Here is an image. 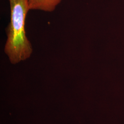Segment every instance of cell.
Masks as SVG:
<instances>
[{"instance_id": "obj_1", "label": "cell", "mask_w": 124, "mask_h": 124, "mask_svg": "<svg viewBox=\"0 0 124 124\" xmlns=\"http://www.w3.org/2000/svg\"><path fill=\"white\" fill-rule=\"evenodd\" d=\"M10 20L6 30L7 39L4 52L13 64L30 58L33 48L27 37L25 25L30 10L27 0H9Z\"/></svg>"}, {"instance_id": "obj_2", "label": "cell", "mask_w": 124, "mask_h": 124, "mask_svg": "<svg viewBox=\"0 0 124 124\" xmlns=\"http://www.w3.org/2000/svg\"><path fill=\"white\" fill-rule=\"evenodd\" d=\"M30 9L46 12H52L62 0H27Z\"/></svg>"}]
</instances>
